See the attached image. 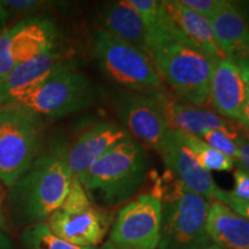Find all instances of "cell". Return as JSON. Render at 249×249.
Masks as SVG:
<instances>
[{"instance_id": "484cf974", "label": "cell", "mask_w": 249, "mask_h": 249, "mask_svg": "<svg viewBox=\"0 0 249 249\" xmlns=\"http://www.w3.org/2000/svg\"><path fill=\"white\" fill-rule=\"evenodd\" d=\"M7 13L30 14L39 12L40 9L49 7L52 2L39 1V0H4L1 1Z\"/></svg>"}, {"instance_id": "277c9868", "label": "cell", "mask_w": 249, "mask_h": 249, "mask_svg": "<svg viewBox=\"0 0 249 249\" xmlns=\"http://www.w3.org/2000/svg\"><path fill=\"white\" fill-rule=\"evenodd\" d=\"M155 194L163 205L157 249H204L213 245L207 232L210 201L188 191L177 179Z\"/></svg>"}, {"instance_id": "d590c367", "label": "cell", "mask_w": 249, "mask_h": 249, "mask_svg": "<svg viewBox=\"0 0 249 249\" xmlns=\"http://www.w3.org/2000/svg\"><path fill=\"white\" fill-rule=\"evenodd\" d=\"M204 249H220V248L217 247V246H214V245L213 244L211 246H209V247H207V248H204Z\"/></svg>"}, {"instance_id": "603a6c76", "label": "cell", "mask_w": 249, "mask_h": 249, "mask_svg": "<svg viewBox=\"0 0 249 249\" xmlns=\"http://www.w3.org/2000/svg\"><path fill=\"white\" fill-rule=\"evenodd\" d=\"M26 249H98L97 247H80L71 245L51 231L46 222L33 224L22 233Z\"/></svg>"}, {"instance_id": "836d02e7", "label": "cell", "mask_w": 249, "mask_h": 249, "mask_svg": "<svg viewBox=\"0 0 249 249\" xmlns=\"http://www.w3.org/2000/svg\"><path fill=\"white\" fill-rule=\"evenodd\" d=\"M99 249H124V248H120V247H118V246H116V245H114V244H112L111 241H108V240H107V241L105 242V244L103 245L102 247L99 248Z\"/></svg>"}, {"instance_id": "5bb4252c", "label": "cell", "mask_w": 249, "mask_h": 249, "mask_svg": "<svg viewBox=\"0 0 249 249\" xmlns=\"http://www.w3.org/2000/svg\"><path fill=\"white\" fill-rule=\"evenodd\" d=\"M160 99L170 128L189 135L200 136L210 129H222L227 132H239L241 124L226 119L205 107L187 104L178 101L169 92H160Z\"/></svg>"}, {"instance_id": "d6986e66", "label": "cell", "mask_w": 249, "mask_h": 249, "mask_svg": "<svg viewBox=\"0 0 249 249\" xmlns=\"http://www.w3.org/2000/svg\"><path fill=\"white\" fill-rule=\"evenodd\" d=\"M207 232L220 249H249V220L217 200L210 202Z\"/></svg>"}, {"instance_id": "ba28073f", "label": "cell", "mask_w": 249, "mask_h": 249, "mask_svg": "<svg viewBox=\"0 0 249 249\" xmlns=\"http://www.w3.org/2000/svg\"><path fill=\"white\" fill-rule=\"evenodd\" d=\"M93 54L103 73L129 91L165 90L148 55L107 31L95 34Z\"/></svg>"}, {"instance_id": "4dcf8cb0", "label": "cell", "mask_w": 249, "mask_h": 249, "mask_svg": "<svg viewBox=\"0 0 249 249\" xmlns=\"http://www.w3.org/2000/svg\"><path fill=\"white\" fill-rule=\"evenodd\" d=\"M244 127L249 128V89L247 88V97L244 107Z\"/></svg>"}, {"instance_id": "4fadbf2b", "label": "cell", "mask_w": 249, "mask_h": 249, "mask_svg": "<svg viewBox=\"0 0 249 249\" xmlns=\"http://www.w3.org/2000/svg\"><path fill=\"white\" fill-rule=\"evenodd\" d=\"M247 87L234 62L224 58L214 65L210 80L209 103L219 116L244 127Z\"/></svg>"}, {"instance_id": "8fae6325", "label": "cell", "mask_w": 249, "mask_h": 249, "mask_svg": "<svg viewBox=\"0 0 249 249\" xmlns=\"http://www.w3.org/2000/svg\"><path fill=\"white\" fill-rule=\"evenodd\" d=\"M165 91V90H164ZM161 91H124L118 103V116L134 138L157 151L170 129L160 99Z\"/></svg>"}, {"instance_id": "7c38bea8", "label": "cell", "mask_w": 249, "mask_h": 249, "mask_svg": "<svg viewBox=\"0 0 249 249\" xmlns=\"http://www.w3.org/2000/svg\"><path fill=\"white\" fill-rule=\"evenodd\" d=\"M158 154L165 166L188 191L213 201L218 186L210 172L203 169L189 150L179 130L170 128L161 142Z\"/></svg>"}, {"instance_id": "e0dca14e", "label": "cell", "mask_w": 249, "mask_h": 249, "mask_svg": "<svg viewBox=\"0 0 249 249\" xmlns=\"http://www.w3.org/2000/svg\"><path fill=\"white\" fill-rule=\"evenodd\" d=\"M64 64L60 53L54 49L18 65L0 83V107L13 104Z\"/></svg>"}, {"instance_id": "f1b7e54d", "label": "cell", "mask_w": 249, "mask_h": 249, "mask_svg": "<svg viewBox=\"0 0 249 249\" xmlns=\"http://www.w3.org/2000/svg\"><path fill=\"white\" fill-rule=\"evenodd\" d=\"M236 144H238L239 155L235 161L249 172V134L242 133L240 138L236 140Z\"/></svg>"}, {"instance_id": "7402d4cb", "label": "cell", "mask_w": 249, "mask_h": 249, "mask_svg": "<svg viewBox=\"0 0 249 249\" xmlns=\"http://www.w3.org/2000/svg\"><path fill=\"white\" fill-rule=\"evenodd\" d=\"M182 134V138L189 150L193 152L195 158L203 169L208 172L216 171V172H229L233 170L235 161L230 158L229 156L222 154L216 149L210 147L200 138L189 134Z\"/></svg>"}, {"instance_id": "d6a6232c", "label": "cell", "mask_w": 249, "mask_h": 249, "mask_svg": "<svg viewBox=\"0 0 249 249\" xmlns=\"http://www.w3.org/2000/svg\"><path fill=\"white\" fill-rule=\"evenodd\" d=\"M7 18H8L7 11H6V8L4 7V5H2V2L0 1V26L6 22Z\"/></svg>"}, {"instance_id": "83f0119b", "label": "cell", "mask_w": 249, "mask_h": 249, "mask_svg": "<svg viewBox=\"0 0 249 249\" xmlns=\"http://www.w3.org/2000/svg\"><path fill=\"white\" fill-rule=\"evenodd\" d=\"M231 194L242 201H249V172L238 169L234 172V187Z\"/></svg>"}, {"instance_id": "ac0fdd59", "label": "cell", "mask_w": 249, "mask_h": 249, "mask_svg": "<svg viewBox=\"0 0 249 249\" xmlns=\"http://www.w3.org/2000/svg\"><path fill=\"white\" fill-rule=\"evenodd\" d=\"M99 22L102 30L148 55L147 30L141 15L128 0L111 1L105 5L99 14Z\"/></svg>"}, {"instance_id": "9a60e30c", "label": "cell", "mask_w": 249, "mask_h": 249, "mask_svg": "<svg viewBox=\"0 0 249 249\" xmlns=\"http://www.w3.org/2000/svg\"><path fill=\"white\" fill-rule=\"evenodd\" d=\"M209 21L224 57L235 65H249V24L238 4L225 0Z\"/></svg>"}, {"instance_id": "8992f818", "label": "cell", "mask_w": 249, "mask_h": 249, "mask_svg": "<svg viewBox=\"0 0 249 249\" xmlns=\"http://www.w3.org/2000/svg\"><path fill=\"white\" fill-rule=\"evenodd\" d=\"M95 99L92 83L64 64L11 105L27 108L38 117L60 118L91 107Z\"/></svg>"}, {"instance_id": "2e32d148", "label": "cell", "mask_w": 249, "mask_h": 249, "mask_svg": "<svg viewBox=\"0 0 249 249\" xmlns=\"http://www.w3.org/2000/svg\"><path fill=\"white\" fill-rule=\"evenodd\" d=\"M126 136H128L126 129L107 121L95 124L81 134L66 149V160L73 177L85 173L105 152Z\"/></svg>"}, {"instance_id": "6da1fadb", "label": "cell", "mask_w": 249, "mask_h": 249, "mask_svg": "<svg viewBox=\"0 0 249 249\" xmlns=\"http://www.w3.org/2000/svg\"><path fill=\"white\" fill-rule=\"evenodd\" d=\"M150 160L142 145L126 136L77 177L92 202L124 203L147 179Z\"/></svg>"}, {"instance_id": "5b68a950", "label": "cell", "mask_w": 249, "mask_h": 249, "mask_svg": "<svg viewBox=\"0 0 249 249\" xmlns=\"http://www.w3.org/2000/svg\"><path fill=\"white\" fill-rule=\"evenodd\" d=\"M42 124L27 108L0 107V180L9 188L38 158Z\"/></svg>"}, {"instance_id": "44dd1931", "label": "cell", "mask_w": 249, "mask_h": 249, "mask_svg": "<svg viewBox=\"0 0 249 249\" xmlns=\"http://www.w3.org/2000/svg\"><path fill=\"white\" fill-rule=\"evenodd\" d=\"M128 1L139 12L144 23L148 36L149 52L156 46L169 42H181L192 45L174 22L173 18L167 11L165 1H158V0H128Z\"/></svg>"}, {"instance_id": "52a82bcc", "label": "cell", "mask_w": 249, "mask_h": 249, "mask_svg": "<svg viewBox=\"0 0 249 249\" xmlns=\"http://www.w3.org/2000/svg\"><path fill=\"white\" fill-rule=\"evenodd\" d=\"M112 219L110 211L93 204L79 178L73 177L66 198L46 224L54 234L71 245L97 247L107 236Z\"/></svg>"}, {"instance_id": "cb8c5ba5", "label": "cell", "mask_w": 249, "mask_h": 249, "mask_svg": "<svg viewBox=\"0 0 249 249\" xmlns=\"http://www.w3.org/2000/svg\"><path fill=\"white\" fill-rule=\"evenodd\" d=\"M241 134V130H239V132H227V130L222 129H210L204 132L198 138L207 144H209L210 147H213L224 155L229 156L230 158H232L235 161L239 155L236 140L240 138Z\"/></svg>"}, {"instance_id": "9c48e42d", "label": "cell", "mask_w": 249, "mask_h": 249, "mask_svg": "<svg viewBox=\"0 0 249 249\" xmlns=\"http://www.w3.org/2000/svg\"><path fill=\"white\" fill-rule=\"evenodd\" d=\"M161 210V200L155 193L139 195L118 213L108 241L124 249H157Z\"/></svg>"}, {"instance_id": "3957f363", "label": "cell", "mask_w": 249, "mask_h": 249, "mask_svg": "<svg viewBox=\"0 0 249 249\" xmlns=\"http://www.w3.org/2000/svg\"><path fill=\"white\" fill-rule=\"evenodd\" d=\"M148 57L174 98L196 107L209 103L210 80L216 64L194 46L164 43L150 50Z\"/></svg>"}, {"instance_id": "d4e9b609", "label": "cell", "mask_w": 249, "mask_h": 249, "mask_svg": "<svg viewBox=\"0 0 249 249\" xmlns=\"http://www.w3.org/2000/svg\"><path fill=\"white\" fill-rule=\"evenodd\" d=\"M178 1L189 11L210 20L223 7L225 0H178Z\"/></svg>"}, {"instance_id": "30bf717a", "label": "cell", "mask_w": 249, "mask_h": 249, "mask_svg": "<svg viewBox=\"0 0 249 249\" xmlns=\"http://www.w3.org/2000/svg\"><path fill=\"white\" fill-rule=\"evenodd\" d=\"M58 38L53 21L29 17L0 34V83L18 65L55 49Z\"/></svg>"}, {"instance_id": "f546056e", "label": "cell", "mask_w": 249, "mask_h": 249, "mask_svg": "<svg viewBox=\"0 0 249 249\" xmlns=\"http://www.w3.org/2000/svg\"><path fill=\"white\" fill-rule=\"evenodd\" d=\"M236 66H238L239 71H240L241 77L242 80H244L246 87L249 89V65L242 64V65H236Z\"/></svg>"}, {"instance_id": "e575fe53", "label": "cell", "mask_w": 249, "mask_h": 249, "mask_svg": "<svg viewBox=\"0 0 249 249\" xmlns=\"http://www.w3.org/2000/svg\"><path fill=\"white\" fill-rule=\"evenodd\" d=\"M2 220V214H1V196H0V223Z\"/></svg>"}, {"instance_id": "ffe728a7", "label": "cell", "mask_w": 249, "mask_h": 249, "mask_svg": "<svg viewBox=\"0 0 249 249\" xmlns=\"http://www.w3.org/2000/svg\"><path fill=\"white\" fill-rule=\"evenodd\" d=\"M165 5L180 31L196 50L214 64L225 58L218 48L213 27L208 18L183 7L178 0L165 1Z\"/></svg>"}, {"instance_id": "1f68e13d", "label": "cell", "mask_w": 249, "mask_h": 249, "mask_svg": "<svg viewBox=\"0 0 249 249\" xmlns=\"http://www.w3.org/2000/svg\"><path fill=\"white\" fill-rule=\"evenodd\" d=\"M239 7H240L242 14L245 15L246 20L249 24V1H244V2H236Z\"/></svg>"}, {"instance_id": "7a4b0ae2", "label": "cell", "mask_w": 249, "mask_h": 249, "mask_svg": "<svg viewBox=\"0 0 249 249\" xmlns=\"http://www.w3.org/2000/svg\"><path fill=\"white\" fill-rule=\"evenodd\" d=\"M66 149L55 147L40 156L11 187L12 207L24 223L33 225L45 222L66 198L73 179Z\"/></svg>"}, {"instance_id": "4316f807", "label": "cell", "mask_w": 249, "mask_h": 249, "mask_svg": "<svg viewBox=\"0 0 249 249\" xmlns=\"http://www.w3.org/2000/svg\"><path fill=\"white\" fill-rule=\"evenodd\" d=\"M214 200L222 202L223 204L227 205L230 209H232L234 213H239L240 216L245 217L249 220V201H242L236 198L235 196L231 194V192L224 191V189L218 187Z\"/></svg>"}]
</instances>
